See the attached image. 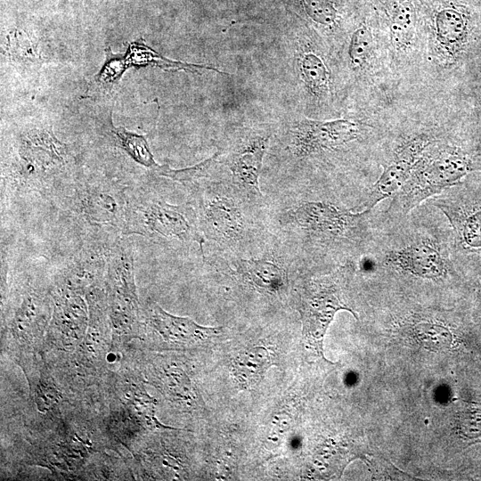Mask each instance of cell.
I'll list each match as a JSON object with an SVG mask.
<instances>
[{"label": "cell", "instance_id": "1", "mask_svg": "<svg viewBox=\"0 0 481 481\" xmlns=\"http://www.w3.org/2000/svg\"><path fill=\"white\" fill-rule=\"evenodd\" d=\"M267 229L306 268L317 264H345L363 237L368 212L347 208L306 184L265 189Z\"/></svg>", "mask_w": 481, "mask_h": 481}, {"label": "cell", "instance_id": "2", "mask_svg": "<svg viewBox=\"0 0 481 481\" xmlns=\"http://www.w3.org/2000/svg\"><path fill=\"white\" fill-rule=\"evenodd\" d=\"M221 169L218 160L207 175L183 186L195 209L205 250L257 252L273 236L265 224V200L252 198Z\"/></svg>", "mask_w": 481, "mask_h": 481}, {"label": "cell", "instance_id": "3", "mask_svg": "<svg viewBox=\"0 0 481 481\" xmlns=\"http://www.w3.org/2000/svg\"><path fill=\"white\" fill-rule=\"evenodd\" d=\"M12 161L3 175L2 193L11 201L45 200L52 204L74 178L69 151L51 127L23 132L14 145Z\"/></svg>", "mask_w": 481, "mask_h": 481}, {"label": "cell", "instance_id": "4", "mask_svg": "<svg viewBox=\"0 0 481 481\" xmlns=\"http://www.w3.org/2000/svg\"><path fill=\"white\" fill-rule=\"evenodd\" d=\"M127 190L111 179L75 176L52 205L77 233L79 246L111 245L125 236Z\"/></svg>", "mask_w": 481, "mask_h": 481}, {"label": "cell", "instance_id": "5", "mask_svg": "<svg viewBox=\"0 0 481 481\" xmlns=\"http://www.w3.org/2000/svg\"><path fill=\"white\" fill-rule=\"evenodd\" d=\"M133 234L166 248L192 250L200 258L205 252L206 241L190 200L171 203L152 188L127 190L124 235Z\"/></svg>", "mask_w": 481, "mask_h": 481}, {"label": "cell", "instance_id": "6", "mask_svg": "<svg viewBox=\"0 0 481 481\" xmlns=\"http://www.w3.org/2000/svg\"><path fill=\"white\" fill-rule=\"evenodd\" d=\"M475 172H481V164L459 147L445 146L428 154L425 151L407 182L392 197L387 212L396 218L404 217L426 200L438 196Z\"/></svg>", "mask_w": 481, "mask_h": 481}, {"label": "cell", "instance_id": "7", "mask_svg": "<svg viewBox=\"0 0 481 481\" xmlns=\"http://www.w3.org/2000/svg\"><path fill=\"white\" fill-rule=\"evenodd\" d=\"M431 203L448 221L457 263L481 264V178L469 175Z\"/></svg>", "mask_w": 481, "mask_h": 481}, {"label": "cell", "instance_id": "8", "mask_svg": "<svg viewBox=\"0 0 481 481\" xmlns=\"http://www.w3.org/2000/svg\"><path fill=\"white\" fill-rule=\"evenodd\" d=\"M351 260L338 265L336 271L303 283L298 311L301 314L303 335L322 355V341L326 330L340 310L358 315L345 301L341 282L355 268Z\"/></svg>", "mask_w": 481, "mask_h": 481}, {"label": "cell", "instance_id": "9", "mask_svg": "<svg viewBox=\"0 0 481 481\" xmlns=\"http://www.w3.org/2000/svg\"><path fill=\"white\" fill-rule=\"evenodd\" d=\"M449 245L433 233L415 232L389 246L379 264L408 276L441 280L454 272L457 264Z\"/></svg>", "mask_w": 481, "mask_h": 481}, {"label": "cell", "instance_id": "10", "mask_svg": "<svg viewBox=\"0 0 481 481\" xmlns=\"http://www.w3.org/2000/svg\"><path fill=\"white\" fill-rule=\"evenodd\" d=\"M360 135V126L351 119L301 118L290 125L281 149L289 161L298 166L338 151L357 140Z\"/></svg>", "mask_w": 481, "mask_h": 481}, {"label": "cell", "instance_id": "11", "mask_svg": "<svg viewBox=\"0 0 481 481\" xmlns=\"http://www.w3.org/2000/svg\"><path fill=\"white\" fill-rule=\"evenodd\" d=\"M104 283L109 316L121 321L139 319L133 248L126 236L109 251Z\"/></svg>", "mask_w": 481, "mask_h": 481}, {"label": "cell", "instance_id": "12", "mask_svg": "<svg viewBox=\"0 0 481 481\" xmlns=\"http://www.w3.org/2000/svg\"><path fill=\"white\" fill-rule=\"evenodd\" d=\"M270 143V133L251 131L233 143L224 153L217 151L219 163L231 181L260 201L265 199L260 187V176Z\"/></svg>", "mask_w": 481, "mask_h": 481}, {"label": "cell", "instance_id": "13", "mask_svg": "<svg viewBox=\"0 0 481 481\" xmlns=\"http://www.w3.org/2000/svg\"><path fill=\"white\" fill-rule=\"evenodd\" d=\"M429 145L430 141L425 135L416 136L404 143L371 186L365 199L353 209L371 210L383 200L392 198L407 182L414 167Z\"/></svg>", "mask_w": 481, "mask_h": 481}, {"label": "cell", "instance_id": "14", "mask_svg": "<svg viewBox=\"0 0 481 481\" xmlns=\"http://www.w3.org/2000/svg\"><path fill=\"white\" fill-rule=\"evenodd\" d=\"M475 20L473 9L461 0H437L431 22L438 45L449 56L463 49Z\"/></svg>", "mask_w": 481, "mask_h": 481}, {"label": "cell", "instance_id": "15", "mask_svg": "<svg viewBox=\"0 0 481 481\" xmlns=\"http://www.w3.org/2000/svg\"><path fill=\"white\" fill-rule=\"evenodd\" d=\"M146 318L165 341L176 345H196L213 339L222 332V327H206L189 317L173 315L156 302L148 304Z\"/></svg>", "mask_w": 481, "mask_h": 481}, {"label": "cell", "instance_id": "16", "mask_svg": "<svg viewBox=\"0 0 481 481\" xmlns=\"http://www.w3.org/2000/svg\"><path fill=\"white\" fill-rule=\"evenodd\" d=\"M296 61L307 92L318 99L325 97L330 90V73L323 58L314 50L301 48Z\"/></svg>", "mask_w": 481, "mask_h": 481}, {"label": "cell", "instance_id": "17", "mask_svg": "<svg viewBox=\"0 0 481 481\" xmlns=\"http://www.w3.org/2000/svg\"><path fill=\"white\" fill-rule=\"evenodd\" d=\"M273 363V356L264 346H254L240 353L232 363L238 383L244 388L257 385Z\"/></svg>", "mask_w": 481, "mask_h": 481}, {"label": "cell", "instance_id": "18", "mask_svg": "<svg viewBox=\"0 0 481 481\" xmlns=\"http://www.w3.org/2000/svg\"><path fill=\"white\" fill-rule=\"evenodd\" d=\"M126 60L128 66L152 65L164 69L184 70L197 72L198 69L214 70L223 73L220 69L201 64L187 63L170 60L149 48L143 40L132 42L127 49Z\"/></svg>", "mask_w": 481, "mask_h": 481}, {"label": "cell", "instance_id": "19", "mask_svg": "<svg viewBox=\"0 0 481 481\" xmlns=\"http://www.w3.org/2000/svg\"><path fill=\"white\" fill-rule=\"evenodd\" d=\"M110 133L115 144L133 160L159 175L164 165H159L144 135L130 132L123 126H114L110 121Z\"/></svg>", "mask_w": 481, "mask_h": 481}, {"label": "cell", "instance_id": "20", "mask_svg": "<svg viewBox=\"0 0 481 481\" xmlns=\"http://www.w3.org/2000/svg\"><path fill=\"white\" fill-rule=\"evenodd\" d=\"M126 57L106 50V61L88 86V97L99 99L111 95L117 89L120 78L128 68Z\"/></svg>", "mask_w": 481, "mask_h": 481}, {"label": "cell", "instance_id": "21", "mask_svg": "<svg viewBox=\"0 0 481 481\" xmlns=\"http://www.w3.org/2000/svg\"><path fill=\"white\" fill-rule=\"evenodd\" d=\"M306 16L315 25L332 29L338 23L340 12L334 0H298Z\"/></svg>", "mask_w": 481, "mask_h": 481}, {"label": "cell", "instance_id": "22", "mask_svg": "<svg viewBox=\"0 0 481 481\" xmlns=\"http://www.w3.org/2000/svg\"><path fill=\"white\" fill-rule=\"evenodd\" d=\"M8 50L12 60L20 63H38L40 61L37 45L25 31L15 29L9 34Z\"/></svg>", "mask_w": 481, "mask_h": 481}, {"label": "cell", "instance_id": "23", "mask_svg": "<svg viewBox=\"0 0 481 481\" xmlns=\"http://www.w3.org/2000/svg\"><path fill=\"white\" fill-rule=\"evenodd\" d=\"M373 49V37L365 23L360 25L352 34L348 58L354 68H362L370 58Z\"/></svg>", "mask_w": 481, "mask_h": 481}, {"label": "cell", "instance_id": "24", "mask_svg": "<svg viewBox=\"0 0 481 481\" xmlns=\"http://www.w3.org/2000/svg\"><path fill=\"white\" fill-rule=\"evenodd\" d=\"M469 265L474 266L481 275V264L473 263V264H469Z\"/></svg>", "mask_w": 481, "mask_h": 481}]
</instances>
